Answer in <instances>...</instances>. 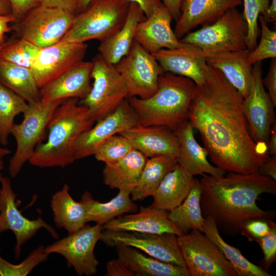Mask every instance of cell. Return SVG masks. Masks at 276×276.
I'll list each match as a JSON object with an SVG mask.
<instances>
[{
	"instance_id": "1",
	"label": "cell",
	"mask_w": 276,
	"mask_h": 276,
	"mask_svg": "<svg viewBox=\"0 0 276 276\" xmlns=\"http://www.w3.org/2000/svg\"><path fill=\"white\" fill-rule=\"evenodd\" d=\"M243 100L222 73L208 63L203 83L196 85L188 120L199 132L216 167L226 172L250 174L257 172L269 155L251 136Z\"/></svg>"
},
{
	"instance_id": "2",
	"label": "cell",
	"mask_w": 276,
	"mask_h": 276,
	"mask_svg": "<svg viewBox=\"0 0 276 276\" xmlns=\"http://www.w3.org/2000/svg\"><path fill=\"white\" fill-rule=\"evenodd\" d=\"M199 180L200 206L204 218L210 217L218 231L236 236L244 224L255 219L269 220L274 213L260 208L256 201L262 194L276 195V182L257 172H233L222 177L203 174Z\"/></svg>"
},
{
	"instance_id": "3",
	"label": "cell",
	"mask_w": 276,
	"mask_h": 276,
	"mask_svg": "<svg viewBox=\"0 0 276 276\" xmlns=\"http://www.w3.org/2000/svg\"><path fill=\"white\" fill-rule=\"evenodd\" d=\"M79 101L66 99L57 107L48 125L47 141L37 146L29 160L31 165L41 168H64L76 160V141L95 122L88 108Z\"/></svg>"
},
{
	"instance_id": "4",
	"label": "cell",
	"mask_w": 276,
	"mask_h": 276,
	"mask_svg": "<svg viewBox=\"0 0 276 276\" xmlns=\"http://www.w3.org/2000/svg\"><path fill=\"white\" fill-rule=\"evenodd\" d=\"M196 84L191 79L164 72L158 79L156 92L150 97L128 98L138 124L166 127L173 131L188 121L189 110Z\"/></svg>"
},
{
	"instance_id": "5",
	"label": "cell",
	"mask_w": 276,
	"mask_h": 276,
	"mask_svg": "<svg viewBox=\"0 0 276 276\" xmlns=\"http://www.w3.org/2000/svg\"><path fill=\"white\" fill-rule=\"evenodd\" d=\"M129 4L125 0H92L84 11L75 15L72 27L59 42L101 41L110 37L124 24Z\"/></svg>"
},
{
	"instance_id": "6",
	"label": "cell",
	"mask_w": 276,
	"mask_h": 276,
	"mask_svg": "<svg viewBox=\"0 0 276 276\" xmlns=\"http://www.w3.org/2000/svg\"><path fill=\"white\" fill-rule=\"evenodd\" d=\"M247 27L243 13L236 8L226 11L216 21L187 33L179 41L199 48L205 57L247 50Z\"/></svg>"
},
{
	"instance_id": "7",
	"label": "cell",
	"mask_w": 276,
	"mask_h": 276,
	"mask_svg": "<svg viewBox=\"0 0 276 276\" xmlns=\"http://www.w3.org/2000/svg\"><path fill=\"white\" fill-rule=\"evenodd\" d=\"M64 100L39 101L28 103L19 124H14L11 134L16 142V148L9 161V173L16 177L26 162H29L40 143L49 121L57 107Z\"/></svg>"
},
{
	"instance_id": "8",
	"label": "cell",
	"mask_w": 276,
	"mask_h": 276,
	"mask_svg": "<svg viewBox=\"0 0 276 276\" xmlns=\"http://www.w3.org/2000/svg\"><path fill=\"white\" fill-rule=\"evenodd\" d=\"M94 82L88 95L79 101L97 122L112 112L128 96L125 81L114 65L106 62L100 54L93 60Z\"/></svg>"
},
{
	"instance_id": "9",
	"label": "cell",
	"mask_w": 276,
	"mask_h": 276,
	"mask_svg": "<svg viewBox=\"0 0 276 276\" xmlns=\"http://www.w3.org/2000/svg\"><path fill=\"white\" fill-rule=\"evenodd\" d=\"M177 242L190 276H237L219 247L200 231L177 236Z\"/></svg>"
},
{
	"instance_id": "10",
	"label": "cell",
	"mask_w": 276,
	"mask_h": 276,
	"mask_svg": "<svg viewBox=\"0 0 276 276\" xmlns=\"http://www.w3.org/2000/svg\"><path fill=\"white\" fill-rule=\"evenodd\" d=\"M102 231V224L91 226L86 224L77 231L44 247V251L49 255L55 253L62 256L68 267H73L78 275L95 274L99 262L94 249L100 240Z\"/></svg>"
},
{
	"instance_id": "11",
	"label": "cell",
	"mask_w": 276,
	"mask_h": 276,
	"mask_svg": "<svg viewBox=\"0 0 276 276\" xmlns=\"http://www.w3.org/2000/svg\"><path fill=\"white\" fill-rule=\"evenodd\" d=\"M114 66L125 81L127 98L152 96L157 90L159 76L164 73L154 57L135 40L128 54Z\"/></svg>"
},
{
	"instance_id": "12",
	"label": "cell",
	"mask_w": 276,
	"mask_h": 276,
	"mask_svg": "<svg viewBox=\"0 0 276 276\" xmlns=\"http://www.w3.org/2000/svg\"><path fill=\"white\" fill-rule=\"evenodd\" d=\"M76 14L41 5L31 10L19 26L21 38L40 48L59 42L72 27Z\"/></svg>"
},
{
	"instance_id": "13",
	"label": "cell",
	"mask_w": 276,
	"mask_h": 276,
	"mask_svg": "<svg viewBox=\"0 0 276 276\" xmlns=\"http://www.w3.org/2000/svg\"><path fill=\"white\" fill-rule=\"evenodd\" d=\"M242 107L253 140L267 153L271 127L275 123V106L264 88L261 62L254 64L249 92L243 100Z\"/></svg>"
},
{
	"instance_id": "14",
	"label": "cell",
	"mask_w": 276,
	"mask_h": 276,
	"mask_svg": "<svg viewBox=\"0 0 276 276\" xmlns=\"http://www.w3.org/2000/svg\"><path fill=\"white\" fill-rule=\"evenodd\" d=\"M0 234L10 230L16 238L14 256L19 259L21 246L43 228L56 239L59 235L53 226L43 220L40 214L38 217L30 220L21 214L16 202V195L14 192L10 179L0 173Z\"/></svg>"
},
{
	"instance_id": "15",
	"label": "cell",
	"mask_w": 276,
	"mask_h": 276,
	"mask_svg": "<svg viewBox=\"0 0 276 276\" xmlns=\"http://www.w3.org/2000/svg\"><path fill=\"white\" fill-rule=\"evenodd\" d=\"M100 240L109 246L132 247L162 261L186 267L178 244L177 236L172 233L103 229Z\"/></svg>"
},
{
	"instance_id": "16",
	"label": "cell",
	"mask_w": 276,
	"mask_h": 276,
	"mask_svg": "<svg viewBox=\"0 0 276 276\" xmlns=\"http://www.w3.org/2000/svg\"><path fill=\"white\" fill-rule=\"evenodd\" d=\"M137 124L135 111L128 100H124L112 112L97 121L94 127L79 136L74 147L75 159L94 155L100 145L110 137Z\"/></svg>"
},
{
	"instance_id": "17",
	"label": "cell",
	"mask_w": 276,
	"mask_h": 276,
	"mask_svg": "<svg viewBox=\"0 0 276 276\" xmlns=\"http://www.w3.org/2000/svg\"><path fill=\"white\" fill-rule=\"evenodd\" d=\"M85 42H61L40 49L31 68L37 84L42 87L83 61Z\"/></svg>"
},
{
	"instance_id": "18",
	"label": "cell",
	"mask_w": 276,
	"mask_h": 276,
	"mask_svg": "<svg viewBox=\"0 0 276 276\" xmlns=\"http://www.w3.org/2000/svg\"><path fill=\"white\" fill-rule=\"evenodd\" d=\"M181 43L180 47L163 49L151 54L164 72H170L192 80L196 85H201L205 79L207 65L206 57L197 47Z\"/></svg>"
},
{
	"instance_id": "19",
	"label": "cell",
	"mask_w": 276,
	"mask_h": 276,
	"mask_svg": "<svg viewBox=\"0 0 276 276\" xmlns=\"http://www.w3.org/2000/svg\"><path fill=\"white\" fill-rule=\"evenodd\" d=\"M119 134L128 140L135 149L147 158L160 155L178 157L177 137L173 130L166 127L137 124Z\"/></svg>"
},
{
	"instance_id": "20",
	"label": "cell",
	"mask_w": 276,
	"mask_h": 276,
	"mask_svg": "<svg viewBox=\"0 0 276 276\" xmlns=\"http://www.w3.org/2000/svg\"><path fill=\"white\" fill-rule=\"evenodd\" d=\"M172 20L170 12L162 4L150 16L138 24L134 40L150 54L163 49L180 47L181 43L171 28Z\"/></svg>"
},
{
	"instance_id": "21",
	"label": "cell",
	"mask_w": 276,
	"mask_h": 276,
	"mask_svg": "<svg viewBox=\"0 0 276 276\" xmlns=\"http://www.w3.org/2000/svg\"><path fill=\"white\" fill-rule=\"evenodd\" d=\"M242 2V0H182L174 33L180 40L192 29L213 23L226 11L236 8Z\"/></svg>"
},
{
	"instance_id": "22",
	"label": "cell",
	"mask_w": 276,
	"mask_h": 276,
	"mask_svg": "<svg viewBox=\"0 0 276 276\" xmlns=\"http://www.w3.org/2000/svg\"><path fill=\"white\" fill-rule=\"evenodd\" d=\"M92 62L82 61L40 88V101L84 99L90 91Z\"/></svg>"
},
{
	"instance_id": "23",
	"label": "cell",
	"mask_w": 276,
	"mask_h": 276,
	"mask_svg": "<svg viewBox=\"0 0 276 276\" xmlns=\"http://www.w3.org/2000/svg\"><path fill=\"white\" fill-rule=\"evenodd\" d=\"M168 212L151 206L140 207L139 213L120 216L103 225V229L143 233L182 234L168 218Z\"/></svg>"
},
{
	"instance_id": "24",
	"label": "cell",
	"mask_w": 276,
	"mask_h": 276,
	"mask_svg": "<svg viewBox=\"0 0 276 276\" xmlns=\"http://www.w3.org/2000/svg\"><path fill=\"white\" fill-rule=\"evenodd\" d=\"M193 128L188 120L174 131L179 144L178 164L192 176L208 174L216 177L223 176L226 171L209 162L208 151L196 141Z\"/></svg>"
},
{
	"instance_id": "25",
	"label": "cell",
	"mask_w": 276,
	"mask_h": 276,
	"mask_svg": "<svg viewBox=\"0 0 276 276\" xmlns=\"http://www.w3.org/2000/svg\"><path fill=\"white\" fill-rule=\"evenodd\" d=\"M146 16L140 7L130 3L126 20L122 27L110 37L101 41L99 54L107 63L115 65L130 51L138 24Z\"/></svg>"
},
{
	"instance_id": "26",
	"label": "cell",
	"mask_w": 276,
	"mask_h": 276,
	"mask_svg": "<svg viewBox=\"0 0 276 276\" xmlns=\"http://www.w3.org/2000/svg\"><path fill=\"white\" fill-rule=\"evenodd\" d=\"M247 50L231 51L206 57L208 63L220 71L243 99L248 95L252 65L247 61Z\"/></svg>"
},
{
	"instance_id": "27",
	"label": "cell",
	"mask_w": 276,
	"mask_h": 276,
	"mask_svg": "<svg viewBox=\"0 0 276 276\" xmlns=\"http://www.w3.org/2000/svg\"><path fill=\"white\" fill-rule=\"evenodd\" d=\"M118 259L133 276H190L186 267L166 263L147 256L135 248L116 246Z\"/></svg>"
},
{
	"instance_id": "28",
	"label": "cell",
	"mask_w": 276,
	"mask_h": 276,
	"mask_svg": "<svg viewBox=\"0 0 276 276\" xmlns=\"http://www.w3.org/2000/svg\"><path fill=\"white\" fill-rule=\"evenodd\" d=\"M196 178L177 163L163 178L152 195L151 206L169 212L179 205L192 189Z\"/></svg>"
},
{
	"instance_id": "29",
	"label": "cell",
	"mask_w": 276,
	"mask_h": 276,
	"mask_svg": "<svg viewBox=\"0 0 276 276\" xmlns=\"http://www.w3.org/2000/svg\"><path fill=\"white\" fill-rule=\"evenodd\" d=\"M119 193L107 202H101L85 191L80 201L86 213L87 222L103 225L112 219L127 213H136L138 208L130 197V190H119Z\"/></svg>"
},
{
	"instance_id": "30",
	"label": "cell",
	"mask_w": 276,
	"mask_h": 276,
	"mask_svg": "<svg viewBox=\"0 0 276 276\" xmlns=\"http://www.w3.org/2000/svg\"><path fill=\"white\" fill-rule=\"evenodd\" d=\"M148 158L134 149L116 164L105 165L102 171L104 183L111 189L132 191Z\"/></svg>"
},
{
	"instance_id": "31",
	"label": "cell",
	"mask_w": 276,
	"mask_h": 276,
	"mask_svg": "<svg viewBox=\"0 0 276 276\" xmlns=\"http://www.w3.org/2000/svg\"><path fill=\"white\" fill-rule=\"evenodd\" d=\"M70 187L64 184L51 199L54 221L58 228H63L69 234L81 228L88 222L85 210L80 201L71 196Z\"/></svg>"
},
{
	"instance_id": "32",
	"label": "cell",
	"mask_w": 276,
	"mask_h": 276,
	"mask_svg": "<svg viewBox=\"0 0 276 276\" xmlns=\"http://www.w3.org/2000/svg\"><path fill=\"white\" fill-rule=\"evenodd\" d=\"M0 83L28 103L40 101V88L30 68L0 59Z\"/></svg>"
},
{
	"instance_id": "33",
	"label": "cell",
	"mask_w": 276,
	"mask_h": 276,
	"mask_svg": "<svg viewBox=\"0 0 276 276\" xmlns=\"http://www.w3.org/2000/svg\"><path fill=\"white\" fill-rule=\"evenodd\" d=\"M177 158L160 155L148 158L140 179L131 193L133 201H142L152 196L166 174L177 164Z\"/></svg>"
},
{
	"instance_id": "34",
	"label": "cell",
	"mask_w": 276,
	"mask_h": 276,
	"mask_svg": "<svg viewBox=\"0 0 276 276\" xmlns=\"http://www.w3.org/2000/svg\"><path fill=\"white\" fill-rule=\"evenodd\" d=\"M201 194L199 180L196 179L183 201L168 212V219L182 234L192 230H199L202 232L204 218L200 206Z\"/></svg>"
},
{
	"instance_id": "35",
	"label": "cell",
	"mask_w": 276,
	"mask_h": 276,
	"mask_svg": "<svg viewBox=\"0 0 276 276\" xmlns=\"http://www.w3.org/2000/svg\"><path fill=\"white\" fill-rule=\"evenodd\" d=\"M202 232L219 247L225 258L231 263L237 276H270L262 267L257 266L243 256L240 250L227 244L221 237L214 220L205 217Z\"/></svg>"
},
{
	"instance_id": "36",
	"label": "cell",
	"mask_w": 276,
	"mask_h": 276,
	"mask_svg": "<svg viewBox=\"0 0 276 276\" xmlns=\"http://www.w3.org/2000/svg\"><path fill=\"white\" fill-rule=\"evenodd\" d=\"M28 103L0 83V144L6 146L16 116L23 113Z\"/></svg>"
},
{
	"instance_id": "37",
	"label": "cell",
	"mask_w": 276,
	"mask_h": 276,
	"mask_svg": "<svg viewBox=\"0 0 276 276\" xmlns=\"http://www.w3.org/2000/svg\"><path fill=\"white\" fill-rule=\"evenodd\" d=\"M41 48L21 38L5 41L0 50V59L31 68Z\"/></svg>"
},
{
	"instance_id": "38",
	"label": "cell",
	"mask_w": 276,
	"mask_h": 276,
	"mask_svg": "<svg viewBox=\"0 0 276 276\" xmlns=\"http://www.w3.org/2000/svg\"><path fill=\"white\" fill-rule=\"evenodd\" d=\"M134 148L126 137L121 135H114L102 143L96 151L95 158L112 166L124 158Z\"/></svg>"
},
{
	"instance_id": "39",
	"label": "cell",
	"mask_w": 276,
	"mask_h": 276,
	"mask_svg": "<svg viewBox=\"0 0 276 276\" xmlns=\"http://www.w3.org/2000/svg\"><path fill=\"white\" fill-rule=\"evenodd\" d=\"M243 14L247 27V50L251 51L257 45L259 35V17L264 15L270 0H242Z\"/></svg>"
},
{
	"instance_id": "40",
	"label": "cell",
	"mask_w": 276,
	"mask_h": 276,
	"mask_svg": "<svg viewBox=\"0 0 276 276\" xmlns=\"http://www.w3.org/2000/svg\"><path fill=\"white\" fill-rule=\"evenodd\" d=\"M259 22L261 27V38L258 44L248 52L247 62L253 65L266 59L276 58V31L270 29L263 16L260 15Z\"/></svg>"
},
{
	"instance_id": "41",
	"label": "cell",
	"mask_w": 276,
	"mask_h": 276,
	"mask_svg": "<svg viewBox=\"0 0 276 276\" xmlns=\"http://www.w3.org/2000/svg\"><path fill=\"white\" fill-rule=\"evenodd\" d=\"M49 257L44 246L40 245L33 250L21 263L13 264L0 256V275L26 276L40 263L47 261Z\"/></svg>"
},
{
	"instance_id": "42",
	"label": "cell",
	"mask_w": 276,
	"mask_h": 276,
	"mask_svg": "<svg viewBox=\"0 0 276 276\" xmlns=\"http://www.w3.org/2000/svg\"><path fill=\"white\" fill-rule=\"evenodd\" d=\"M269 232L264 237L257 240L264 254V262L270 265L276 257V224L271 219L268 220Z\"/></svg>"
},
{
	"instance_id": "43",
	"label": "cell",
	"mask_w": 276,
	"mask_h": 276,
	"mask_svg": "<svg viewBox=\"0 0 276 276\" xmlns=\"http://www.w3.org/2000/svg\"><path fill=\"white\" fill-rule=\"evenodd\" d=\"M268 220L255 219L246 222L241 234L246 236L249 241H256L265 236L270 231Z\"/></svg>"
},
{
	"instance_id": "44",
	"label": "cell",
	"mask_w": 276,
	"mask_h": 276,
	"mask_svg": "<svg viewBox=\"0 0 276 276\" xmlns=\"http://www.w3.org/2000/svg\"><path fill=\"white\" fill-rule=\"evenodd\" d=\"M15 21L24 18L31 10L40 5V0H8Z\"/></svg>"
},
{
	"instance_id": "45",
	"label": "cell",
	"mask_w": 276,
	"mask_h": 276,
	"mask_svg": "<svg viewBox=\"0 0 276 276\" xmlns=\"http://www.w3.org/2000/svg\"><path fill=\"white\" fill-rule=\"evenodd\" d=\"M263 84L268 91V95L274 105L276 106V58L271 60L268 73L264 79Z\"/></svg>"
},
{
	"instance_id": "46",
	"label": "cell",
	"mask_w": 276,
	"mask_h": 276,
	"mask_svg": "<svg viewBox=\"0 0 276 276\" xmlns=\"http://www.w3.org/2000/svg\"><path fill=\"white\" fill-rule=\"evenodd\" d=\"M106 276H133L132 272L118 259L106 264Z\"/></svg>"
},
{
	"instance_id": "47",
	"label": "cell",
	"mask_w": 276,
	"mask_h": 276,
	"mask_svg": "<svg viewBox=\"0 0 276 276\" xmlns=\"http://www.w3.org/2000/svg\"><path fill=\"white\" fill-rule=\"evenodd\" d=\"M40 5L60 8L76 14L77 13V0H40Z\"/></svg>"
},
{
	"instance_id": "48",
	"label": "cell",
	"mask_w": 276,
	"mask_h": 276,
	"mask_svg": "<svg viewBox=\"0 0 276 276\" xmlns=\"http://www.w3.org/2000/svg\"><path fill=\"white\" fill-rule=\"evenodd\" d=\"M257 173L276 180V155L269 156L259 167Z\"/></svg>"
},
{
	"instance_id": "49",
	"label": "cell",
	"mask_w": 276,
	"mask_h": 276,
	"mask_svg": "<svg viewBox=\"0 0 276 276\" xmlns=\"http://www.w3.org/2000/svg\"><path fill=\"white\" fill-rule=\"evenodd\" d=\"M137 4L143 10L146 17L150 16L162 4L161 0H125Z\"/></svg>"
},
{
	"instance_id": "50",
	"label": "cell",
	"mask_w": 276,
	"mask_h": 276,
	"mask_svg": "<svg viewBox=\"0 0 276 276\" xmlns=\"http://www.w3.org/2000/svg\"><path fill=\"white\" fill-rule=\"evenodd\" d=\"M14 21L15 19L13 16L0 14V47L6 41V34L12 30L9 24Z\"/></svg>"
},
{
	"instance_id": "51",
	"label": "cell",
	"mask_w": 276,
	"mask_h": 276,
	"mask_svg": "<svg viewBox=\"0 0 276 276\" xmlns=\"http://www.w3.org/2000/svg\"><path fill=\"white\" fill-rule=\"evenodd\" d=\"M163 4L170 12L173 19L176 21L180 15V5L182 0H162Z\"/></svg>"
},
{
	"instance_id": "52",
	"label": "cell",
	"mask_w": 276,
	"mask_h": 276,
	"mask_svg": "<svg viewBox=\"0 0 276 276\" xmlns=\"http://www.w3.org/2000/svg\"><path fill=\"white\" fill-rule=\"evenodd\" d=\"M262 16L267 24L268 22H272L275 24L276 0H270V4L265 14Z\"/></svg>"
},
{
	"instance_id": "53",
	"label": "cell",
	"mask_w": 276,
	"mask_h": 276,
	"mask_svg": "<svg viewBox=\"0 0 276 276\" xmlns=\"http://www.w3.org/2000/svg\"><path fill=\"white\" fill-rule=\"evenodd\" d=\"M267 152L268 155H276V122L271 127L267 144Z\"/></svg>"
},
{
	"instance_id": "54",
	"label": "cell",
	"mask_w": 276,
	"mask_h": 276,
	"mask_svg": "<svg viewBox=\"0 0 276 276\" xmlns=\"http://www.w3.org/2000/svg\"><path fill=\"white\" fill-rule=\"evenodd\" d=\"M0 14L12 15V9L8 0H0Z\"/></svg>"
},
{
	"instance_id": "55",
	"label": "cell",
	"mask_w": 276,
	"mask_h": 276,
	"mask_svg": "<svg viewBox=\"0 0 276 276\" xmlns=\"http://www.w3.org/2000/svg\"><path fill=\"white\" fill-rule=\"evenodd\" d=\"M92 0H77V13H79L84 11Z\"/></svg>"
},
{
	"instance_id": "56",
	"label": "cell",
	"mask_w": 276,
	"mask_h": 276,
	"mask_svg": "<svg viewBox=\"0 0 276 276\" xmlns=\"http://www.w3.org/2000/svg\"><path fill=\"white\" fill-rule=\"evenodd\" d=\"M11 153V151L4 147L0 146V159L3 158Z\"/></svg>"
},
{
	"instance_id": "57",
	"label": "cell",
	"mask_w": 276,
	"mask_h": 276,
	"mask_svg": "<svg viewBox=\"0 0 276 276\" xmlns=\"http://www.w3.org/2000/svg\"><path fill=\"white\" fill-rule=\"evenodd\" d=\"M4 167V162L3 161L2 159H0V173L1 171L3 170Z\"/></svg>"
},
{
	"instance_id": "58",
	"label": "cell",
	"mask_w": 276,
	"mask_h": 276,
	"mask_svg": "<svg viewBox=\"0 0 276 276\" xmlns=\"http://www.w3.org/2000/svg\"><path fill=\"white\" fill-rule=\"evenodd\" d=\"M2 46H3V45H2V46L0 47V50H1V48H2Z\"/></svg>"
}]
</instances>
